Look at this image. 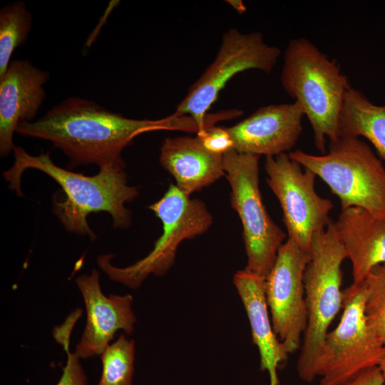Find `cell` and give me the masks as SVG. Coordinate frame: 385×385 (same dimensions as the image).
Returning <instances> with one entry per match:
<instances>
[{
	"mask_svg": "<svg viewBox=\"0 0 385 385\" xmlns=\"http://www.w3.org/2000/svg\"><path fill=\"white\" fill-rule=\"evenodd\" d=\"M187 117L133 119L78 97L61 101L32 122L21 121L16 133L52 143L69 159L68 167L96 164L125 168L122 152L142 133L157 130H190Z\"/></svg>",
	"mask_w": 385,
	"mask_h": 385,
	"instance_id": "1",
	"label": "cell"
},
{
	"mask_svg": "<svg viewBox=\"0 0 385 385\" xmlns=\"http://www.w3.org/2000/svg\"><path fill=\"white\" fill-rule=\"evenodd\" d=\"M13 151L14 163L3 173L9 188L23 197L21 180L27 169L38 170L51 177L66 195L61 200L53 197V212L66 231L88 235L94 240L96 235L90 228L87 217L99 212L110 214L115 228L130 225L131 212L125 204L133 201L139 192L128 184L125 168L103 165L96 175L88 176L58 167L48 152L31 155L20 146H14Z\"/></svg>",
	"mask_w": 385,
	"mask_h": 385,
	"instance_id": "2",
	"label": "cell"
},
{
	"mask_svg": "<svg viewBox=\"0 0 385 385\" xmlns=\"http://www.w3.org/2000/svg\"><path fill=\"white\" fill-rule=\"evenodd\" d=\"M284 91L302 106L311 125L317 149L325 154L327 144L339 139V117L348 77L340 65L304 37L287 44L280 76Z\"/></svg>",
	"mask_w": 385,
	"mask_h": 385,
	"instance_id": "3",
	"label": "cell"
},
{
	"mask_svg": "<svg viewBox=\"0 0 385 385\" xmlns=\"http://www.w3.org/2000/svg\"><path fill=\"white\" fill-rule=\"evenodd\" d=\"M331 220L327 228L314 235L310 260L304 273L307 325L297 362L299 377L317 379L316 369L329 327L343 308L342 265L346 258Z\"/></svg>",
	"mask_w": 385,
	"mask_h": 385,
	"instance_id": "4",
	"label": "cell"
},
{
	"mask_svg": "<svg viewBox=\"0 0 385 385\" xmlns=\"http://www.w3.org/2000/svg\"><path fill=\"white\" fill-rule=\"evenodd\" d=\"M329 152L312 155L289 152L291 159L312 171L340 201L341 210L363 208L385 217V167L371 147L359 138L340 137Z\"/></svg>",
	"mask_w": 385,
	"mask_h": 385,
	"instance_id": "5",
	"label": "cell"
},
{
	"mask_svg": "<svg viewBox=\"0 0 385 385\" xmlns=\"http://www.w3.org/2000/svg\"><path fill=\"white\" fill-rule=\"evenodd\" d=\"M281 54L279 48L267 44L260 32L243 33L236 28L230 29L222 37L214 61L191 86L172 115L191 117L197 125V133L219 120L242 115V111L238 109L210 115L207 111L236 74L251 69L270 73Z\"/></svg>",
	"mask_w": 385,
	"mask_h": 385,
	"instance_id": "6",
	"label": "cell"
},
{
	"mask_svg": "<svg viewBox=\"0 0 385 385\" xmlns=\"http://www.w3.org/2000/svg\"><path fill=\"white\" fill-rule=\"evenodd\" d=\"M148 208L161 221L163 232L145 257L123 267L111 263L114 257L111 254L99 255L97 259L98 266L111 280L132 289L140 287L150 274L161 277L167 273L175 262L180 244L205 233L212 223L205 204L191 199L173 184Z\"/></svg>",
	"mask_w": 385,
	"mask_h": 385,
	"instance_id": "7",
	"label": "cell"
},
{
	"mask_svg": "<svg viewBox=\"0 0 385 385\" xmlns=\"http://www.w3.org/2000/svg\"><path fill=\"white\" fill-rule=\"evenodd\" d=\"M343 292L342 316L328 332L317 363L319 385H344L362 371L379 366L385 354L384 343L365 314V280L352 283Z\"/></svg>",
	"mask_w": 385,
	"mask_h": 385,
	"instance_id": "8",
	"label": "cell"
},
{
	"mask_svg": "<svg viewBox=\"0 0 385 385\" xmlns=\"http://www.w3.org/2000/svg\"><path fill=\"white\" fill-rule=\"evenodd\" d=\"M260 156L232 150L223 155L230 203L242 225L247 257L245 270L262 278L271 270L286 234L271 219L259 188Z\"/></svg>",
	"mask_w": 385,
	"mask_h": 385,
	"instance_id": "9",
	"label": "cell"
},
{
	"mask_svg": "<svg viewBox=\"0 0 385 385\" xmlns=\"http://www.w3.org/2000/svg\"><path fill=\"white\" fill-rule=\"evenodd\" d=\"M302 167L287 153L265 158L266 182L281 205L288 237L309 252L314 235L329 224L334 205L317 194V175Z\"/></svg>",
	"mask_w": 385,
	"mask_h": 385,
	"instance_id": "10",
	"label": "cell"
},
{
	"mask_svg": "<svg viewBox=\"0 0 385 385\" xmlns=\"http://www.w3.org/2000/svg\"><path fill=\"white\" fill-rule=\"evenodd\" d=\"M309 260V252L288 237L265 279L273 329L289 354L301 348L307 325L304 273Z\"/></svg>",
	"mask_w": 385,
	"mask_h": 385,
	"instance_id": "11",
	"label": "cell"
},
{
	"mask_svg": "<svg viewBox=\"0 0 385 385\" xmlns=\"http://www.w3.org/2000/svg\"><path fill=\"white\" fill-rule=\"evenodd\" d=\"M76 282L84 301L86 323L74 353L80 359H86L101 355L117 331L131 334L136 317L131 294L106 296L103 293L96 269L90 274L80 275Z\"/></svg>",
	"mask_w": 385,
	"mask_h": 385,
	"instance_id": "12",
	"label": "cell"
},
{
	"mask_svg": "<svg viewBox=\"0 0 385 385\" xmlns=\"http://www.w3.org/2000/svg\"><path fill=\"white\" fill-rule=\"evenodd\" d=\"M304 116L298 101L260 107L227 128L233 140V150L266 157L287 153L301 135Z\"/></svg>",
	"mask_w": 385,
	"mask_h": 385,
	"instance_id": "13",
	"label": "cell"
},
{
	"mask_svg": "<svg viewBox=\"0 0 385 385\" xmlns=\"http://www.w3.org/2000/svg\"><path fill=\"white\" fill-rule=\"evenodd\" d=\"M50 73L27 59L11 61L0 77V154L14 150L13 135L21 121L32 122L46 96Z\"/></svg>",
	"mask_w": 385,
	"mask_h": 385,
	"instance_id": "14",
	"label": "cell"
},
{
	"mask_svg": "<svg viewBox=\"0 0 385 385\" xmlns=\"http://www.w3.org/2000/svg\"><path fill=\"white\" fill-rule=\"evenodd\" d=\"M335 232L351 263L353 282H363L375 267L385 263V217L350 207L333 222Z\"/></svg>",
	"mask_w": 385,
	"mask_h": 385,
	"instance_id": "15",
	"label": "cell"
},
{
	"mask_svg": "<svg viewBox=\"0 0 385 385\" xmlns=\"http://www.w3.org/2000/svg\"><path fill=\"white\" fill-rule=\"evenodd\" d=\"M233 283L249 319L253 344L259 350L260 369L267 371L270 385H279L277 371L284 366L289 354L273 329L265 278L244 269L235 274Z\"/></svg>",
	"mask_w": 385,
	"mask_h": 385,
	"instance_id": "16",
	"label": "cell"
},
{
	"mask_svg": "<svg viewBox=\"0 0 385 385\" xmlns=\"http://www.w3.org/2000/svg\"><path fill=\"white\" fill-rule=\"evenodd\" d=\"M160 151L161 165L187 195L201 190L225 175L223 155L207 150L197 136L166 138Z\"/></svg>",
	"mask_w": 385,
	"mask_h": 385,
	"instance_id": "17",
	"label": "cell"
},
{
	"mask_svg": "<svg viewBox=\"0 0 385 385\" xmlns=\"http://www.w3.org/2000/svg\"><path fill=\"white\" fill-rule=\"evenodd\" d=\"M339 132V138H365L385 161V105L374 104L351 86L344 96Z\"/></svg>",
	"mask_w": 385,
	"mask_h": 385,
	"instance_id": "18",
	"label": "cell"
},
{
	"mask_svg": "<svg viewBox=\"0 0 385 385\" xmlns=\"http://www.w3.org/2000/svg\"><path fill=\"white\" fill-rule=\"evenodd\" d=\"M32 15L26 3L17 1L0 10V77L6 72L14 51L27 41Z\"/></svg>",
	"mask_w": 385,
	"mask_h": 385,
	"instance_id": "19",
	"label": "cell"
},
{
	"mask_svg": "<svg viewBox=\"0 0 385 385\" xmlns=\"http://www.w3.org/2000/svg\"><path fill=\"white\" fill-rule=\"evenodd\" d=\"M135 342L121 334L101 354L102 374L97 385H133Z\"/></svg>",
	"mask_w": 385,
	"mask_h": 385,
	"instance_id": "20",
	"label": "cell"
},
{
	"mask_svg": "<svg viewBox=\"0 0 385 385\" xmlns=\"http://www.w3.org/2000/svg\"><path fill=\"white\" fill-rule=\"evenodd\" d=\"M365 282V314L369 325L385 346V263L372 269Z\"/></svg>",
	"mask_w": 385,
	"mask_h": 385,
	"instance_id": "21",
	"label": "cell"
},
{
	"mask_svg": "<svg viewBox=\"0 0 385 385\" xmlns=\"http://www.w3.org/2000/svg\"><path fill=\"white\" fill-rule=\"evenodd\" d=\"M81 314V310L76 309L61 325L55 327L53 330V338L63 346L67 355L63 374L56 385H87L86 376L80 359L70 350L71 333Z\"/></svg>",
	"mask_w": 385,
	"mask_h": 385,
	"instance_id": "22",
	"label": "cell"
},
{
	"mask_svg": "<svg viewBox=\"0 0 385 385\" xmlns=\"http://www.w3.org/2000/svg\"><path fill=\"white\" fill-rule=\"evenodd\" d=\"M196 136L212 153L223 155L233 150V140L227 128L212 125L197 133Z\"/></svg>",
	"mask_w": 385,
	"mask_h": 385,
	"instance_id": "23",
	"label": "cell"
},
{
	"mask_svg": "<svg viewBox=\"0 0 385 385\" xmlns=\"http://www.w3.org/2000/svg\"><path fill=\"white\" fill-rule=\"evenodd\" d=\"M385 378L379 366L368 369L344 385H384Z\"/></svg>",
	"mask_w": 385,
	"mask_h": 385,
	"instance_id": "24",
	"label": "cell"
},
{
	"mask_svg": "<svg viewBox=\"0 0 385 385\" xmlns=\"http://www.w3.org/2000/svg\"><path fill=\"white\" fill-rule=\"evenodd\" d=\"M226 2L230 4L239 14H243L246 11L247 7L240 0H227Z\"/></svg>",
	"mask_w": 385,
	"mask_h": 385,
	"instance_id": "25",
	"label": "cell"
},
{
	"mask_svg": "<svg viewBox=\"0 0 385 385\" xmlns=\"http://www.w3.org/2000/svg\"><path fill=\"white\" fill-rule=\"evenodd\" d=\"M379 367L385 378V354L379 365Z\"/></svg>",
	"mask_w": 385,
	"mask_h": 385,
	"instance_id": "26",
	"label": "cell"
}]
</instances>
